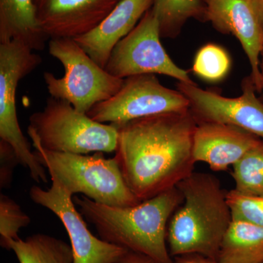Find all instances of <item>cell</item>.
<instances>
[{"mask_svg": "<svg viewBox=\"0 0 263 263\" xmlns=\"http://www.w3.org/2000/svg\"><path fill=\"white\" fill-rule=\"evenodd\" d=\"M112 124L118 130L114 157L140 201L175 187L194 172L197 124L190 110Z\"/></svg>", "mask_w": 263, "mask_h": 263, "instance_id": "6da1fadb", "label": "cell"}, {"mask_svg": "<svg viewBox=\"0 0 263 263\" xmlns=\"http://www.w3.org/2000/svg\"><path fill=\"white\" fill-rule=\"evenodd\" d=\"M183 200L177 186L127 207L98 203L86 196L73 197L78 210L95 226L100 238L145 254L158 263H174L167 247V226Z\"/></svg>", "mask_w": 263, "mask_h": 263, "instance_id": "7a4b0ae2", "label": "cell"}, {"mask_svg": "<svg viewBox=\"0 0 263 263\" xmlns=\"http://www.w3.org/2000/svg\"><path fill=\"white\" fill-rule=\"evenodd\" d=\"M182 203L170 219L167 243L173 257L197 253L218 260L233 221L228 191L214 175L193 172L177 184Z\"/></svg>", "mask_w": 263, "mask_h": 263, "instance_id": "3957f363", "label": "cell"}, {"mask_svg": "<svg viewBox=\"0 0 263 263\" xmlns=\"http://www.w3.org/2000/svg\"><path fill=\"white\" fill-rule=\"evenodd\" d=\"M31 140L37 160L72 196L82 194L111 206H132L141 202L127 186L115 157L106 159L103 152L85 156L51 152L43 148L37 140Z\"/></svg>", "mask_w": 263, "mask_h": 263, "instance_id": "277c9868", "label": "cell"}, {"mask_svg": "<svg viewBox=\"0 0 263 263\" xmlns=\"http://www.w3.org/2000/svg\"><path fill=\"white\" fill-rule=\"evenodd\" d=\"M28 135L45 149L86 155L115 152L118 130L112 124L93 120L65 100L50 98L41 111L29 117Z\"/></svg>", "mask_w": 263, "mask_h": 263, "instance_id": "5b68a950", "label": "cell"}, {"mask_svg": "<svg viewBox=\"0 0 263 263\" xmlns=\"http://www.w3.org/2000/svg\"><path fill=\"white\" fill-rule=\"evenodd\" d=\"M49 54L61 62L63 77L46 72L43 79L51 98L65 100L81 113L87 114L97 104L119 92L124 79H119L97 64L70 38L50 39Z\"/></svg>", "mask_w": 263, "mask_h": 263, "instance_id": "8992f818", "label": "cell"}, {"mask_svg": "<svg viewBox=\"0 0 263 263\" xmlns=\"http://www.w3.org/2000/svg\"><path fill=\"white\" fill-rule=\"evenodd\" d=\"M42 57L17 41L0 43V141L14 150L20 164L37 183L48 182L46 167L31 151L17 117L15 95L18 83L41 65Z\"/></svg>", "mask_w": 263, "mask_h": 263, "instance_id": "52a82bcc", "label": "cell"}, {"mask_svg": "<svg viewBox=\"0 0 263 263\" xmlns=\"http://www.w3.org/2000/svg\"><path fill=\"white\" fill-rule=\"evenodd\" d=\"M160 24L152 9L148 10L133 30L118 43L105 70L119 79L143 74H160L178 82L195 84L167 54L160 41Z\"/></svg>", "mask_w": 263, "mask_h": 263, "instance_id": "ba28073f", "label": "cell"}, {"mask_svg": "<svg viewBox=\"0 0 263 263\" xmlns=\"http://www.w3.org/2000/svg\"><path fill=\"white\" fill-rule=\"evenodd\" d=\"M190 110L179 90L163 86L153 74L130 76L111 98L95 105L87 115L103 124H123L151 116Z\"/></svg>", "mask_w": 263, "mask_h": 263, "instance_id": "9c48e42d", "label": "cell"}, {"mask_svg": "<svg viewBox=\"0 0 263 263\" xmlns=\"http://www.w3.org/2000/svg\"><path fill=\"white\" fill-rule=\"evenodd\" d=\"M49 174L51 188L33 186L29 196L34 203L51 211L61 220L70 238L73 263H114L127 253L128 249L108 243L91 233L74 203L73 196L54 175Z\"/></svg>", "mask_w": 263, "mask_h": 263, "instance_id": "30bf717a", "label": "cell"}, {"mask_svg": "<svg viewBox=\"0 0 263 263\" xmlns=\"http://www.w3.org/2000/svg\"><path fill=\"white\" fill-rule=\"evenodd\" d=\"M242 94L227 98L202 89L196 84L178 82L177 90L190 103V110L197 124L212 122L228 124L253 133L263 140V102L256 95L252 77L242 81Z\"/></svg>", "mask_w": 263, "mask_h": 263, "instance_id": "8fae6325", "label": "cell"}, {"mask_svg": "<svg viewBox=\"0 0 263 263\" xmlns=\"http://www.w3.org/2000/svg\"><path fill=\"white\" fill-rule=\"evenodd\" d=\"M204 20L224 34L239 41L248 57L251 77L257 93L263 91L259 56L263 48V31L250 0H202Z\"/></svg>", "mask_w": 263, "mask_h": 263, "instance_id": "7c38bea8", "label": "cell"}, {"mask_svg": "<svg viewBox=\"0 0 263 263\" xmlns=\"http://www.w3.org/2000/svg\"><path fill=\"white\" fill-rule=\"evenodd\" d=\"M122 0H34L40 26L49 39L83 35L98 27Z\"/></svg>", "mask_w": 263, "mask_h": 263, "instance_id": "4fadbf2b", "label": "cell"}, {"mask_svg": "<svg viewBox=\"0 0 263 263\" xmlns=\"http://www.w3.org/2000/svg\"><path fill=\"white\" fill-rule=\"evenodd\" d=\"M260 140L253 133L235 126L199 123L194 134V160L205 162L214 171H227Z\"/></svg>", "mask_w": 263, "mask_h": 263, "instance_id": "5bb4252c", "label": "cell"}, {"mask_svg": "<svg viewBox=\"0 0 263 263\" xmlns=\"http://www.w3.org/2000/svg\"><path fill=\"white\" fill-rule=\"evenodd\" d=\"M152 4L153 0H122L98 27L74 40L105 69L118 43L136 27Z\"/></svg>", "mask_w": 263, "mask_h": 263, "instance_id": "9a60e30c", "label": "cell"}, {"mask_svg": "<svg viewBox=\"0 0 263 263\" xmlns=\"http://www.w3.org/2000/svg\"><path fill=\"white\" fill-rule=\"evenodd\" d=\"M49 37L37 17L34 0H0V43L17 41L42 51Z\"/></svg>", "mask_w": 263, "mask_h": 263, "instance_id": "2e32d148", "label": "cell"}, {"mask_svg": "<svg viewBox=\"0 0 263 263\" xmlns=\"http://www.w3.org/2000/svg\"><path fill=\"white\" fill-rule=\"evenodd\" d=\"M219 263L263 262V228L233 219L219 251Z\"/></svg>", "mask_w": 263, "mask_h": 263, "instance_id": "e0dca14e", "label": "cell"}, {"mask_svg": "<svg viewBox=\"0 0 263 263\" xmlns=\"http://www.w3.org/2000/svg\"><path fill=\"white\" fill-rule=\"evenodd\" d=\"M4 248L13 251L20 263H73L71 246L51 235L37 233L10 240Z\"/></svg>", "mask_w": 263, "mask_h": 263, "instance_id": "ac0fdd59", "label": "cell"}, {"mask_svg": "<svg viewBox=\"0 0 263 263\" xmlns=\"http://www.w3.org/2000/svg\"><path fill=\"white\" fill-rule=\"evenodd\" d=\"M152 12L158 19L161 38H176L190 18L204 19L202 0H153Z\"/></svg>", "mask_w": 263, "mask_h": 263, "instance_id": "d6986e66", "label": "cell"}, {"mask_svg": "<svg viewBox=\"0 0 263 263\" xmlns=\"http://www.w3.org/2000/svg\"><path fill=\"white\" fill-rule=\"evenodd\" d=\"M235 191L263 197V140L233 166Z\"/></svg>", "mask_w": 263, "mask_h": 263, "instance_id": "ffe728a7", "label": "cell"}, {"mask_svg": "<svg viewBox=\"0 0 263 263\" xmlns=\"http://www.w3.org/2000/svg\"><path fill=\"white\" fill-rule=\"evenodd\" d=\"M231 60L228 52L218 45L209 43L197 51L193 71L195 75L209 82H218L228 76Z\"/></svg>", "mask_w": 263, "mask_h": 263, "instance_id": "44dd1931", "label": "cell"}, {"mask_svg": "<svg viewBox=\"0 0 263 263\" xmlns=\"http://www.w3.org/2000/svg\"><path fill=\"white\" fill-rule=\"evenodd\" d=\"M29 216L13 199L0 195V245L3 248L12 240L18 239V231L30 224Z\"/></svg>", "mask_w": 263, "mask_h": 263, "instance_id": "7402d4cb", "label": "cell"}, {"mask_svg": "<svg viewBox=\"0 0 263 263\" xmlns=\"http://www.w3.org/2000/svg\"><path fill=\"white\" fill-rule=\"evenodd\" d=\"M227 198L233 219L263 228V197L245 195L233 189L228 191Z\"/></svg>", "mask_w": 263, "mask_h": 263, "instance_id": "603a6c76", "label": "cell"}, {"mask_svg": "<svg viewBox=\"0 0 263 263\" xmlns=\"http://www.w3.org/2000/svg\"><path fill=\"white\" fill-rule=\"evenodd\" d=\"M20 164L14 150L8 143L0 141V187L8 189L13 181L15 167Z\"/></svg>", "mask_w": 263, "mask_h": 263, "instance_id": "cb8c5ba5", "label": "cell"}, {"mask_svg": "<svg viewBox=\"0 0 263 263\" xmlns=\"http://www.w3.org/2000/svg\"><path fill=\"white\" fill-rule=\"evenodd\" d=\"M174 263H219L216 259L209 258L200 254H181L174 257Z\"/></svg>", "mask_w": 263, "mask_h": 263, "instance_id": "d4e9b609", "label": "cell"}, {"mask_svg": "<svg viewBox=\"0 0 263 263\" xmlns=\"http://www.w3.org/2000/svg\"><path fill=\"white\" fill-rule=\"evenodd\" d=\"M114 263H158L145 254L128 251L119 260Z\"/></svg>", "mask_w": 263, "mask_h": 263, "instance_id": "484cf974", "label": "cell"}, {"mask_svg": "<svg viewBox=\"0 0 263 263\" xmlns=\"http://www.w3.org/2000/svg\"><path fill=\"white\" fill-rule=\"evenodd\" d=\"M263 31V0H250Z\"/></svg>", "mask_w": 263, "mask_h": 263, "instance_id": "4316f807", "label": "cell"}, {"mask_svg": "<svg viewBox=\"0 0 263 263\" xmlns=\"http://www.w3.org/2000/svg\"><path fill=\"white\" fill-rule=\"evenodd\" d=\"M259 72H260L263 82V48L260 52V56H259Z\"/></svg>", "mask_w": 263, "mask_h": 263, "instance_id": "83f0119b", "label": "cell"}, {"mask_svg": "<svg viewBox=\"0 0 263 263\" xmlns=\"http://www.w3.org/2000/svg\"><path fill=\"white\" fill-rule=\"evenodd\" d=\"M259 98H260V100L263 102V91L262 93H261V95L260 97H259Z\"/></svg>", "mask_w": 263, "mask_h": 263, "instance_id": "f1b7e54d", "label": "cell"}, {"mask_svg": "<svg viewBox=\"0 0 263 263\" xmlns=\"http://www.w3.org/2000/svg\"><path fill=\"white\" fill-rule=\"evenodd\" d=\"M262 263H263V262H262Z\"/></svg>", "mask_w": 263, "mask_h": 263, "instance_id": "f546056e", "label": "cell"}]
</instances>
